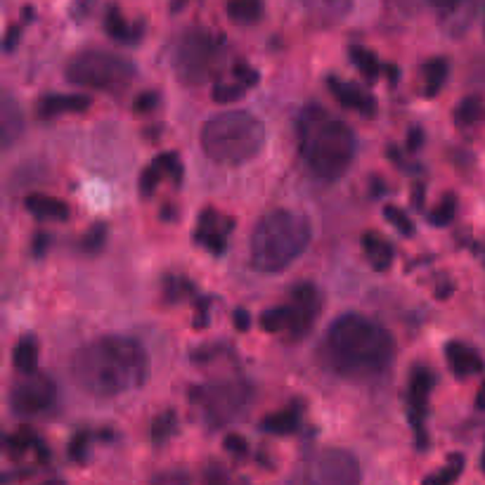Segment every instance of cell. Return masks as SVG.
I'll list each match as a JSON object with an SVG mask.
<instances>
[{
  "instance_id": "obj_1",
  "label": "cell",
  "mask_w": 485,
  "mask_h": 485,
  "mask_svg": "<svg viewBox=\"0 0 485 485\" xmlns=\"http://www.w3.org/2000/svg\"><path fill=\"white\" fill-rule=\"evenodd\" d=\"M69 372L83 393L111 400L145 384L150 360L145 346L133 336H100L71 355Z\"/></svg>"
},
{
  "instance_id": "obj_2",
  "label": "cell",
  "mask_w": 485,
  "mask_h": 485,
  "mask_svg": "<svg viewBox=\"0 0 485 485\" xmlns=\"http://www.w3.org/2000/svg\"><path fill=\"white\" fill-rule=\"evenodd\" d=\"M322 355L334 374L353 382H372L393 363L395 341L376 320L360 312H346L330 324Z\"/></svg>"
},
{
  "instance_id": "obj_3",
  "label": "cell",
  "mask_w": 485,
  "mask_h": 485,
  "mask_svg": "<svg viewBox=\"0 0 485 485\" xmlns=\"http://www.w3.org/2000/svg\"><path fill=\"white\" fill-rule=\"evenodd\" d=\"M299 150L306 166L322 180H339L348 174L358 140L346 121L320 104H308L296 123Z\"/></svg>"
},
{
  "instance_id": "obj_4",
  "label": "cell",
  "mask_w": 485,
  "mask_h": 485,
  "mask_svg": "<svg viewBox=\"0 0 485 485\" xmlns=\"http://www.w3.org/2000/svg\"><path fill=\"white\" fill-rule=\"evenodd\" d=\"M311 220L294 211H270L256 223L248 244V260L258 272H282L308 248Z\"/></svg>"
},
{
  "instance_id": "obj_5",
  "label": "cell",
  "mask_w": 485,
  "mask_h": 485,
  "mask_svg": "<svg viewBox=\"0 0 485 485\" xmlns=\"http://www.w3.org/2000/svg\"><path fill=\"white\" fill-rule=\"evenodd\" d=\"M266 126L248 111H223L208 119L202 128L204 154L223 166L251 162L266 147Z\"/></svg>"
},
{
  "instance_id": "obj_6",
  "label": "cell",
  "mask_w": 485,
  "mask_h": 485,
  "mask_svg": "<svg viewBox=\"0 0 485 485\" xmlns=\"http://www.w3.org/2000/svg\"><path fill=\"white\" fill-rule=\"evenodd\" d=\"M67 81L88 90L121 95L138 79V67L131 59L107 50H83L69 59L64 69Z\"/></svg>"
},
{
  "instance_id": "obj_7",
  "label": "cell",
  "mask_w": 485,
  "mask_h": 485,
  "mask_svg": "<svg viewBox=\"0 0 485 485\" xmlns=\"http://www.w3.org/2000/svg\"><path fill=\"white\" fill-rule=\"evenodd\" d=\"M227 59V46L214 31L195 26L180 36L174 50L175 76L185 86H204L220 74Z\"/></svg>"
},
{
  "instance_id": "obj_8",
  "label": "cell",
  "mask_w": 485,
  "mask_h": 485,
  "mask_svg": "<svg viewBox=\"0 0 485 485\" xmlns=\"http://www.w3.org/2000/svg\"><path fill=\"white\" fill-rule=\"evenodd\" d=\"M322 308V291L315 284L296 282L290 290L287 303L260 312V330L270 332V334H284L290 341H300L311 334Z\"/></svg>"
},
{
  "instance_id": "obj_9",
  "label": "cell",
  "mask_w": 485,
  "mask_h": 485,
  "mask_svg": "<svg viewBox=\"0 0 485 485\" xmlns=\"http://www.w3.org/2000/svg\"><path fill=\"white\" fill-rule=\"evenodd\" d=\"M187 398L202 410L206 424L218 428L237 422L247 415V410L254 403V386L247 379L211 382L192 386L187 391Z\"/></svg>"
},
{
  "instance_id": "obj_10",
  "label": "cell",
  "mask_w": 485,
  "mask_h": 485,
  "mask_svg": "<svg viewBox=\"0 0 485 485\" xmlns=\"http://www.w3.org/2000/svg\"><path fill=\"white\" fill-rule=\"evenodd\" d=\"M363 471L358 459L339 448H322L296 464L287 485H360Z\"/></svg>"
},
{
  "instance_id": "obj_11",
  "label": "cell",
  "mask_w": 485,
  "mask_h": 485,
  "mask_svg": "<svg viewBox=\"0 0 485 485\" xmlns=\"http://www.w3.org/2000/svg\"><path fill=\"white\" fill-rule=\"evenodd\" d=\"M10 410L17 416L47 415L58 405V386L43 372L19 374L10 388Z\"/></svg>"
},
{
  "instance_id": "obj_12",
  "label": "cell",
  "mask_w": 485,
  "mask_h": 485,
  "mask_svg": "<svg viewBox=\"0 0 485 485\" xmlns=\"http://www.w3.org/2000/svg\"><path fill=\"white\" fill-rule=\"evenodd\" d=\"M436 386L434 372L428 370L427 364H415L410 372V386H407V415H410V424L415 428L416 438H419V448L427 445V412H428V395Z\"/></svg>"
},
{
  "instance_id": "obj_13",
  "label": "cell",
  "mask_w": 485,
  "mask_h": 485,
  "mask_svg": "<svg viewBox=\"0 0 485 485\" xmlns=\"http://www.w3.org/2000/svg\"><path fill=\"white\" fill-rule=\"evenodd\" d=\"M232 230H235V220L223 218L216 208L208 206L204 208L199 220H196L195 239L202 244L206 251L220 256L227 251V237H230Z\"/></svg>"
},
{
  "instance_id": "obj_14",
  "label": "cell",
  "mask_w": 485,
  "mask_h": 485,
  "mask_svg": "<svg viewBox=\"0 0 485 485\" xmlns=\"http://www.w3.org/2000/svg\"><path fill=\"white\" fill-rule=\"evenodd\" d=\"M163 178H174L175 183H180L183 178V163H180L178 154H159L156 159H152L145 166L142 175H140V195L142 196H152L159 187Z\"/></svg>"
},
{
  "instance_id": "obj_15",
  "label": "cell",
  "mask_w": 485,
  "mask_h": 485,
  "mask_svg": "<svg viewBox=\"0 0 485 485\" xmlns=\"http://www.w3.org/2000/svg\"><path fill=\"white\" fill-rule=\"evenodd\" d=\"M327 88H330V93L334 95V100L341 104V107H346V110L351 111H358V114L363 116H374L376 100L372 98L367 90L355 86V83L341 81L336 76H330V79H327Z\"/></svg>"
},
{
  "instance_id": "obj_16",
  "label": "cell",
  "mask_w": 485,
  "mask_h": 485,
  "mask_svg": "<svg viewBox=\"0 0 485 485\" xmlns=\"http://www.w3.org/2000/svg\"><path fill=\"white\" fill-rule=\"evenodd\" d=\"M445 360H448V367L455 376L459 379H469V376L480 374L483 372V358L476 348L467 346L462 341H450L445 346Z\"/></svg>"
},
{
  "instance_id": "obj_17",
  "label": "cell",
  "mask_w": 485,
  "mask_h": 485,
  "mask_svg": "<svg viewBox=\"0 0 485 485\" xmlns=\"http://www.w3.org/2000/svg\"><path fill=\"white\" fill-rule=\"evenodd\" d=\"M300 5L312 24L330 29L348 17L353 0H300Z\"/></svg>"
},
{
  "instance_id": "obj_18",
  "label": "cell",
  "mask_w": 485,
  "mask_h": 485,
  "mask_svg": "<svg viewBox=\"0 0 485 485\" xmlns=\"http://www.w3.org/2000/svg\"><path fill=\"white\" fill-rule=\"evenodd\" d=\"M90 107V98L88 95H43L36 104V114L41 119H55V116L64 114H81Z\"/></svg>"
},
{
  "instance_id": "obj_19",
  "label": "cell",
  "mask_w": 485,
  "mask_h": 485,
  "mask_svg": "<svg viewBox=\"0 0 485 485\" xmlns=\"http://www.w3.org/2000/svg\"><path fill=\"white\" fill-rule=\"evenodd\" d=\"M24 131V116L19 102H15L10 93L3 95V102H0V145L3 150L12 147L15 140H19Z\"/></svg>"
},
{
  "instance_id": "obj_20",
  "label": "cell",
  "mask_w": 485,
  "mask_h": 485,
  "mask_svg": "<svg viewBox=\"0 0 485 485\" xmlns=\"http://www.w3.org/2000/svg\"><path fill=\"white\" fill-rule=\"evenodd\" d=\"M24 206L31 216L41 220H67L71 216L69 204L47 195H31L24 199Z\"/></svg>"
},
{
  "instance_id": "obj_21",
  "label": "cell",
  "mask_w": 485,
  "mask_h": 485,
  "mask_svg": "<svg viewBox=\"0 0 485 485\" xmlns=\"http://www.w3.org/2000/svg\"><path fill=\"white\" fill-rule=\"evenodd\" d=\"M363 251L374 270H388L393 266V260H395L393 244L386 237H382V235H374V232L363 235Z\"/></svg>"
},
{
  "instance_id": "obj_22",
  "label": "cell",
  "mask_w": 485,
  "mask_h": 485,
  "mask_svg": "<svg viewBox=\"0 0 485 485\" xmlns=\"http://www.w3.org/2000/svg\"><path fill=\"white\" fill-rule=\"evenodd\" d=\"M300 427V412L296 405L287 407V410H279L275 415H268L263 422H260V431L272 436H291L294 431H299Z\"/></svg>"
},
{
  "instance_id": "obj_23",
  "label": "cell",
  "mask_w": 485,
  "mask_h": 485,
  "mask_svg": "<svg viewBox=\"0 0 485 485\" xmlns=\"http://www.w3.org/2000/svg\"><path fill=\"white\" fill-rule=\"evenodd\" d=\"M104 29H107V34L114 38L116 43H126V46H133V43L140 41V26H133V24H128L126 19H123V15L116 7H111L110 12H107V17H104Z\"/></svg>"
},
{
  "instance_id": "obj_24",
  "label": "cell",
  "mask_w": 485,
  "mask_h": 485,
  "mask_svg": "<svg viewBox=\"0 0 485 485\" xmlns=\"http://www.w3.org/2000/svg\"><path fill=\"white\" fill-rule=\"evenodd\" d=\"M12 364L19 374H31L38 364V341L34 336H24L12 348Z\"/></svg>"
},
{
  "instance_id": "obj_25",
  "label": "cell",
  "mask_w": 485,
  "mask_h": 485,
  "mask_svg": "<svg viewBox=\"0 0 485 485\" xmlns=\"http://www.w3.org/2000/svg\"><path fill=\"white\" fill-rule=\"evenodd\" d=\"M226 12L235 24L248 26L263 17V0H227Z\"/></svg>"
},
{
  "instance_id": "obj_26",
  "label": "cell",
  "mask_w": 485,
  "mask_h": 485,
  "mask_svg": "<svg viewBox=\"0 0 485 485\" xmlns=\"http://www.w3.org/2000/svg\"><path fill=\"white\" fill-rule=\"evenodd\" d=\"M448 71H450V67H448V62H445L443 58H436L431 59V62L424 64V95L427 98H436V95L440 93V88H443V83L448 81Z\"/></svg>"
},
{
  "instance_id": "obj_27",
  "label": "cell",
  "mask_w": 485,
  "mask_h": 485,
  "mask_svg": "<svg viewBox=\"0 0 485 485\" xmlns=\"http://www.w3.org/2000/svg\"><path fill=\"white\" fill-rule=\"evenodd\" d=\"M452 116H455L457 126L462 128L474 126L480 116H483V100H480L479 95H469V98H464L462 102L457 104V110Z\"/></svg>"
},
{
  "instance_id": "obj_28",
  "label": "cell",
  "mask_w": 485,
  "mask_h": 485,
  "mask_svg": "<svg viewBox=\"0 0 485 485\" xmlns=\"http://www.w3.org/2000/svg\"><path fill=\"white\" fill-rule=\"evenodd\" d=\"M5 445H7V452H10L12 457L24 455V452H29L31 448H34V450H47L46 445H43V440L38 438L34 431H29V428H22V431H17V434H12L10 438L5 440Z\"/></svg>"
},
{
  "instance_id": "obj_29",
  "label": "cell",
  "mask_w": 485,
  "mask_h": 485,
  "mask_svg": "<svg viewBox=\"0 0 485 485\" xmlns=\"http://www.w3.org/2000/svg\"><path fill=\"white\" fill-rule=\"evenodd\" d=\"M351 59H353V64L360 69V74L367 76L370 81H374V79L382 76V64H379L376 55H372L370 50H364V47H360V46H353Z\"/></svg>"
},
{
  "instance_id": "obj_30",
  "label": "cell",
  "mask_w": 485,
  "mask_h": 485,
  "mask_svg": "<svg viewBox=\"0 0 485 485\" xmlns=\"http://www.w3.org/2000/svg\"><path fill=\"white\" fill-rule=\"evenodd\" d=\"M462 471H464V457L452 455L440 471H436L434 476H428V479L424 480V485H452L459 476H462Z\"/></svg>"
},
{
  "instance_id": "obj_31",
  "label": "cell",
  "mask_w": 485,
  "mask_h": 485,
  "mask_svg": "<svg viewBox=\"0 0 485 485\" xmlns=\"http://www.w3.org/2000/svg\"><path fill=\"white\" fill-rule=\"evenodd\" d=\"M175 428H178V415L174 410H166L162 415H156V419L152 422L150 438L154 443H163V440L175 434Z\"/></svg>"
},
{
  "instance_id": "obj_32",
  "label": "cell",
  "mask_w": 485,
  "mask_h": 485,
  "mask_svg": "<svg viewBox=\"0 0 485 485\" xmlns=\"http://www.w3.org/2000/svg\"><path fill=\"white\" fill-rule=\"evenodd\" d=\"M104 242H107V227L102 226V223H95L90 230L86 232L81 237V242H79V248H81L83 254L93 256V254H100L104 248Z\"/></svg>"
},
{
  "instance_id": "obj_33",
  "label": "cell",
  "mask_w": 485,
  "mask_h": 485,
  "mask_svg": "<svg viewBox=\"0 0 485 485\" xmlns=\"http://www.w3.org/2000/svg\"><path fill=\"white\" fill-rule=\"evenodd\" d=\"M457 216V196L455 195H445L440 199V204L436 206V211L431 214V226L436 227H448L455 220Z\"/></svg>"
},
{
  "instance_id": "obj_34",
  "label": "cell",
  "mask_w": 485,
  "mask_h": 485,
  "mask_svg": "<svg viewBox=\"0 0 485 485\" xmlns=\"http://www.w3.org/2000/svg\"><path fill=\"white\" fill-rule=\"evenodd\" d=\"M384 216H386V220L391 223L395 230L403 235V237H415V223L410 220V216L405 214L403 208L398 206H386L384 208Z\"/></svg>"
},
{
  "instance_id": "obj_35",
  "label": "cell",
  "mask_w": 485,
  "mask_h": 485,
  "mask_svg": "<svg viewBox=\"0 0 485 485\" xmlns=\"http://www.w3.org/2000/svg\"><path fill=\"white\" fill-rule=\"evenodd\" d=\"M204 485H248L247 480L237 479L235 474H230L226 467H220V464H211L204 471Z\"/></svg>"
},
{
  "instance_id": "obj_36",
  "label": "cell",
  "mask_w": 485,
  "mask_h": 485,
  "mask_svg": "<svg viewBox=\"0 0 485 485\" xmlns=\"http://www.w3.org/2000/svg\"><path fill=\"white\" fill-rule=\"evenodd\" d=\"M192 291H195V287H192L190 279L185 278L163 279V296H166V300H171V303H178V300H183L187 294H192Z\"/></svg>"
},
{
  "instance_id": "obj_37",
  "label": "cell",
  "mask_w": 485,
  "mask_h": 485,
  "mask_svg": "<svg viewBox=\"0 0 485 485\" xmlns=\"http://www.w3.org/2000/svg\"><path fill=\"white\" fill-rule=\"evenodd\" d=\"M248 88L242 86L239 81H232V83H216L214 86V100L218 104H227V102H235V100L244 98V93H247Z\"/></svg>"
},
{
  "instance_id": "obj_38",
  "label": "cell",
  "mask_w": 485,
  "mask_h": 485,
  "mask_svg": "<svg viewBox=\"0 0 485 485\" xmlns=\"http://www.w3.org/2000/svg\"><path fill=\"white\" fill-rule=\"evenodd\" d=\"M232 79L242 83V86L254 88L260 76L258 71H256L254 67H248V64H235V67H232Z\"/></svg>"
},
{
  "instance_id": "obj_39",
  "label": "cell",
  "mask_w": 485,
  "mask_h": 485,
  "mask_svg": "<svg viewBox=\"0 0 485 485\" xmlns=\"http://www.w3.org/2000/svg\"><path fill=\"white\" fill-rule=\"evenodd\" d=\"M156 104H159V93L156 90H145V93H140L133 100V111L135 114H150V111L156 110Z\"/></svg>"
},
{
  "instance_id": "obj_40",
  "label": "cell",
  "mask_w": 485,
  "mask_h": 485,
  "mask_svg": "<svg viewBox=\"0 0 485 485\" xmlns=\"http://www.w3.org/2000/svg\"><path fill=\"white\" fill-rule=\"evenodd\" d=\"M150 485H192L190 476L185 474V471H178V469H174V471H163V474H156L154 479H152Z\"/></svg>"
},
{
  "instance_id": "obj_41",
  "label": "cell",
  "mask_w": 485,
  "mask_h": 485,
  "mask_svg": "<svg viewBox=\"0 0 485 485\" xmlns=\"http://www.w3.org/2000/svg\"><path fill=\"white\" fill-rule=\"evenodd\" d=\"M223 445H226V450L232 452L235 457H247L248 455V443L242 438V436H226V440H223Z\"/></svg>"
},
{
  "instance_id": "obj_42",
  "label": "cell",
  "mask_w": 485,
  "mask_h": 485,
  "mask_svg": "<svg viewBox=\"0 0 485 485\" xmlns=\"http://www.w3.org/2000/svg\"><path fill=\"white\" fill-rule=\"evenodd\" d=\"M88 434H76L74 440H71L69 445V457L71 459H79L81 462L83 457H86V450H88Z\"/></svg>"
},
{
  "instance_id": "obj_43",
  "label": "cell",
  "mask_w": 485,
  "mask_h": 485,
  "mask_svg": "<svg viewBox=\"0 0 485 485\" xmlns=\"http://www.w3.org/2000/svg\"><path fill=\"white\" fill-rule=\"evenodd\" d=\"M428 3L438 7V10H443L445 15H455V12H459L462 7H467L471 0H428Z\"/></svg>"
},
{
  "instance_id": "obj_44",
  "label": "cell",
  "mask_w": 485,
  "mask_h": 485,
  "mask_svg": "<svg viewBox=\"0 0 485 485\" xmlns=\"http://www.w3.org/2000/svg\"><path fill=\"white\" fill-rule=\"evenodd\" d=\"M422 145H424V131H422V128H419V126L410 128V135H407V152H412V154H415V152L422 150Z\"/></svg>"
},
{
  "instance_id": "obj_45",
  "label": "cell",
  "mask_w": 485,
  "mask_h": 485,
  "mask_svg": "<svg viewBox=\"0 0 485 485\" xmlns=\"http://www.w3.org/2000/svg\"><path fill=\"white\" fill-rule=\"evenodd\" d=\"M195 327L196 330H202V327H206L208 324V300L202 299L199 303H196V315H195Z\"/></svg>"
},
{
  "instance_id": "obj_46",
  "label": "cell",
  "mask_w": 485,
  "mask_h": 485,
  "mask_svg": "<svg viewBox=\"0 0 485 485\" xmlns=\"http://www.w3.org/2000/svg\"><path fill=\"white\" fill-rule=\"evenodd\" d=\"M235 327H237L239 332H247L248 327H251V318H248V312L247 311H235Z\"/></svg>"
},
{
  "instance_id": "obj_47",
  "label": "cell",
  "mask_w": 485,
  "mask_h": 485,
  "mask_svg": "<svg viewBox=\"0 0 485 485\" xmlns=\"http://www.w3.org/2000/svg\"><path fill=\"white\" fill-rule=\"evenodd\" d=\"M47 242H50V237H47L46 232H41V235H36V254L43 256L46 254V248H47Z\"/></svg>"
},
{
  "instance_id": "obj_48",
  "label": "cell",
  "mask_w": 485,
  "mask_h": 485,
  "mask_svg": "<svg viewBox=\"0 0 485 485\" xmlns=\"http://www.w3.org/2000/svg\"><path fill=\"white\" fill-rule=\"evenodd\" d=\"M412 202H415L416 208H422L424 206V187L422 185H416L415 195H412Z\"/></svg>"
},
{
  "instance_id": "obj_49",
  "label": "cell",
  "mask_w": 485,
  "mask_h": 485,
  "mask_svg": "<svg viewBox=\"0 0 485 485\" xmlns=\"http://www.w3.org/2000/svg\"><path fill=\"white\" fill-rule=\"evenodd\" d=\"M476 407H479V410H485V382H483V386H480V391H479V400H476Z\"/></svg>"
},
{
  "instance_id": "obj_50",
  "label": "cell",
  "mask_w": 485,
  "mask_h": 485,
  "mask_svg": "<svg viewBox=\"0 0 485 485\" xmlns=\"http://www.w3.org/2000/svg\"><path fill=\"white\" fill-rule=\"evenodd\" d=\"M41 485H67V483H64L62 479H52V480H46V483H41Z\"/></svg>"
},
{
  "instance_id": "obj_51",
  "label": "cell",
  "mask_w": 485,
  "mask_h": 485,
  "mask_svg": "<svg viewBox=\"0 0 485 485\" xmlns=\"http://www.w3.org/2000/svg\"><path fill=\"white\" fill-rule=\"evenodd\" d=\"M480 467H483V471H485V452H483V459H480Z\"/></svg>"
}]
</instances>
